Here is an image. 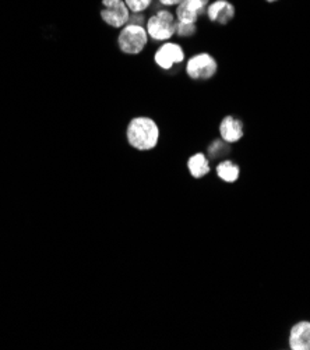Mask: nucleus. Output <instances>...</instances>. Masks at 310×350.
Segmentation results:
<instances>
[{
  "instance_id": "nucleus-2",
  "label": "nucleus",
  "mask_w": 310,
  "mask_h": 350,
  "mask_svg": "<svg viewBox=\"0 0 310 350\" xmlns=\"http://www.w3.org/2000/svg\"><path fill=\"white\" fill-rule=\"evenodd\" d=\"M177 25L178 20L175 13L169 10H158L153 16L147 18L146 29L148 37L153 41L158 42H166L169 41L174 35H177Z\"/></svg>"
},
{
  "instance_id": "nucleus-3",
  "label": "nucleus",
  "mask_w": 310,
  "mask_h": 350,
  "mask_svg": "<svg viewBox=\"0 0 310 350\" xmlns=\"http://www.w3.org/2000/svg\"><path fill=\"white\" fill-rule=\"evenodd\" d=\"M148 33L144 25L126 24L118 35V46L126 55H139L148 44Z\"/></svg>"
},
{
  "instance_id": "nucleus-14",
  "label": "nucleus",
  "mask_w": 310,
  "mask_h": 350,
  "mask_svg": "<svg viewBox=\"0 0 310 350\" xmlns=\"http://www.w3.org/2000/svg\"><path fill=\"white\" fill-rule=\"evenodd\" d=\"M229 151V144L225 143L224 139H217L210 147H209V155L211 159H218L221 158L224 154H227Z\"/></svg>"
},
{
  "instance_id": "nucleus-16",
  "label": "nucleus",
  "mask_w": 310,
  "mask_h": 350,
  "mask_svg": "<svg viewBox=\"0 0 310 350\" xmlns=\"http://www.w3.org/2000/svg\"><path fill=\"white\" fill-rule=\"evenodd\" d=\"M158 2L161 6H165V8H172V6L177 8L183 2V0H158Z\"/></svg>"
},
{
  "instance_id": "nucleus-10",
  "label": "nucleus",
  "mask_w": 310,
  "mask_h": 350,
  "mask_svg": "<svg viewBox=\"0 0 310 350\" xmlns=\"http://www.w3.org/2000/svg\"><path fill=\"white\" fill-rule=\"evenodd\" d=\"M289 347L292 350H310V321H300L291 328Z\"/></svg>"
},
{
  "instance_id": "nucleus-15",
  "label": "nucleus",
  "mask_w": 310,
  "mask_h": 350,
  "mask_svg": "<svg viewBox=\"0 0 310 350\" xmlns=\"http://www.w3.org/2000/svg\"><path fill=\"white\" fill-rule=\"evenodd\" d=\"M196 32H197V24L178 23V25H177V35H178V37H181V38L193 37Z\"/></svg>"
},
{
  "instance_id": "nucleus-13",
  "label": "nucleus",
  "mask_w": 310,
  "mask_h": 350,
  "mask_svg": "<svg viewBox=\"0 0 310 350\" xmlns=\"http://www.w3.org/2000/svg\"><path fill=\"white\" fill-rule=\"evenodd\" d=\"M125 3L130 13H144L153 6L154 0H125Z\"/></svg>"
},
{
  "instance_id": "nucleus-12",
  "label": "nucleus",
  "mask_w": 310,
  "mask_h": 350,
  "mask_svg": "<svg viewBox=\"0 0 310 350\" xmlns=\"http://www.w3.org/2000/svg\"><path fill=\"white\" fill-rule=\"evenodd\" d=\"M217 174L221 180H224L227 183H233L239 179L240 169L231 159H225L217 165Z\"/></svg>"
},
{
  "instance_id": "nucleus-7",
  "label": "nucleus",
  "mask_w": 310,
  "mask_h": 350,
  "mask_svg": "<svg viewBox=\"0 0 310 350\" xmlns=\"http://www.w3.org/2000/svg\"><path fill=\"white\" fill-rule=\"evenodd\" d=\"M210 2L211 0H183L174 12L178 23L197 24L200 16L205 14V10L209 8Z\"/></svg>"
},
{
  "instance_id": "nucleus-4",
  "label": "nucleus",
  "mask_w": 310,
  "mask_h": 350,
  "mask_svg": "<svg viewBox=\"0 0 310 350\" xmlns=\"http://www.w3.org/2000/svg\"><path fill=\"white\" fill-rule=\"evenodd\" d=\"M218 72L217 60L207 52L197 53L186 62V75L192 80H211Z\"/></svg>"
},
{
  "instance_id": "nucleus-11",
  "label": "nucleus",
  "mask_w": 310,
  "mask_h": 350,
  "mask_svg": "<svg viewBox=\"0 0 310 350\" xmlns=\"http://www.w3.org/2000/svg\"><path fill=\"white\" fill-rule=\"evenodd\" d=\"M188 167H189V172H190V174H192L194 179L204 178L205 174H209L210 170H211L209 158H207L201 152H197V154H194V155H192L189 158Z\"/></svg>"
},
{
  "instance_id": "nucleus-6",
  "label": "nucleus",
  "mask_w": 310,
  "mask_h": 350,
  "mask_svg": "<svg viewBox=\"0 0 310 350\" xmlns=\"http://www.w3.org/2000/svg\"><path fill=\"white\" fill-rule=\"evenodd\" d=\"M185 51L177 42L166 41L164 42L154 55V62L158 67L164 70H170L174 66L185 62Z\"/></svg>"
},
{
  "instance_id": "nucleus-5",
  "label": "nucleus",
  "mask_w": 310,
  "mask_h": 350,
  "mask_svg": "<svg viewBox=\"0 0 310 350\" xmlns=\"http://www.w3.org/2000/svg\"><path fill=\"white\" fill-rule=\"evenodd\" d=\"M99 16L102 21L112 28H123L130 20V10L125 0H102Z\"/></svg>"
},
{
  "instance_id": "nucleus-17",
  "label": "nucleus",
  "mask_w": 310,
  "mask_h": 350,
  "mask_svg": "<svg viewBox=\"0 0 310 350\" xmlns=\"http://www.w3.org/2000/svg\"><path fill=\"white\" fill-rule=\"evenodd\" d=\"M264 2H267V3H277V2H280V0H264Z\"/></svg>"
},
{
  "instance_id": "nucleus-1",
  "label": "nucleus",
  "mask_w": 310,
  "mask_h": 350,
  "mask_svg": "<svg viewBox=\"0 0 310 350\" xmlns=\"http://www.w3.org/2000/svg\"><path fill=\"white\" fill-rule=\"evenodd\" d=\"M126 138L130 147L137 151L154 150L159 139V127L154 119L137 116L130 120L126 129Z\"/></svg>"
},
{
  "instance_id": "nucleus-9",
  "label": "nucleus",
  "mask_w": 310,
  "mask_h": 350,
  "mask_svg": "<svg viewBox=\"0 0 310 350\" xmlns=\"http://www.w3.org/2000/svg\"><path fill=\"white\" fill-rule=\"evenodd\" d=\"M245 135L244 123L232 115L225 116L220 123V137L228 144H235Z\"/></svg>"
},
{
  "instance_id": "nucleus-8",
  "label": "nucleus",
  "mask_w": 310,
  "mask_h": 350,
  "mask_svg": "<svg viewBox=\"0 0 310 350\" xmlns=\"http://www.w3.org/2000/svg\"><path fill=\"white\" fill-rule=\"evenodd\" d=\"M235 14L236 9L231 0H214L205 10L207 18L220 25L229 24L235 18Z\"/></svg>"
}]
</instances>
